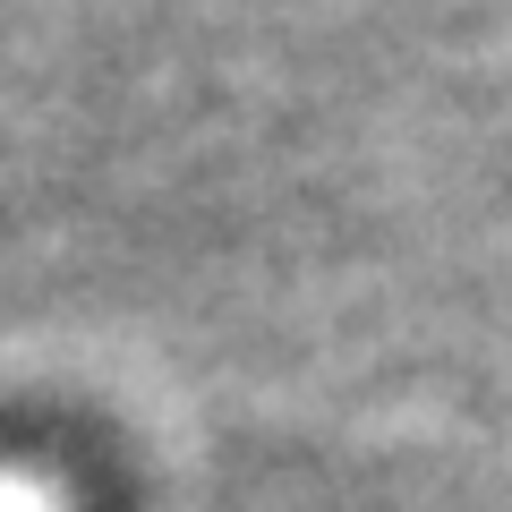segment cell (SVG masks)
I'll return each mask as SVG.
<instances>
[{"instance_id":"obj_1","label":"cell","mask_w":512,"mask_h":512,"mask_svg":"<svg viewBox=\"0 0 512 512\" xmlns=\"http://www.w3.org/2000/svg\"><path fill=\"white\" fill-rule=\"evenodd\" d=\"M0 512H60V495L35 478H0Z\"/></svg>"}]
</instances>
